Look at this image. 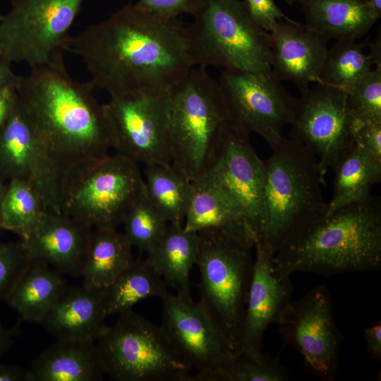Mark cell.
Returning <instances> with one entry per match:
<instances>
[{"instance_id":"24","label":"cell","mask_w":381,"mask_h":381,"mask_svg":"<svg viewBox=\"0 0 381 381\" xmlns=\"http://www.w3.org/2000/svg\"><path fill=\"white\" fill-rule=\"evenodd\" d=\"M199 237L183 224L168 223L164 231L147 252L145 260L176 294L191 297L190 271L195 265Z\"/></svg>"},{"instance_id":"14","label":"cell","mask_w":381,"mask_h":381,"mask_svg":"<svg viewBox=\"0 0 381 381\" xmlns=\"http://www.w3.org/2000/svg\"><path fill=\"white\" fill-rule=\"evenodd\" d=\"M232 122L248 133L262 136L271 148L289 124L296 98L272 73L222 71L218 80Z\"/></svg>"},{"instance_id":"3","label":"cell","mask_w":381,"mask_h":381,"mask_svg":"<svg viewBox=\"0 0 381 381\" xmlns=\"http://www.w3.org/2000/svg\"><path fill=\"white\" fill-rule=\"evenodd\" d=\"M327 211V210H326ZM325 212L291 231L274 254L285 274L332 276L381 267V203L378 197Z\"/></svg>"},{"instance_id":"47","label":"cell","mask_w":381,"mask_h":381,"mask_svg":"<svg viewBox=\"0 0 381 381\" xmlns=\"http://www.w3.org/2000/svg\"><path fill=\"white\" fill-rule=\"evenodd\" d=\"M6 181L0 176V200L4 195L6 185Z\"/></svg>"},{"instance_id":"9","label":"cell","mask_w":381,"mask_h":381,"mask_svg":"<svg viewBox=\"0 0 381 381\" xmlns=\"http://www.w3.org/2000/svg\"><path fill=\"white\" fill-rule=\"evenodd\" d=\"M96 341L105 373L115 381H190L192 368L160 325L132 310Z\"/></svg>"},{"instance_id":"31","label":"cell","mask_w":381,"mask_h":381,"mask_svg":"<svg viewBox=\"0 0 381 381\" xmlns=\"http://www.w3.org/2000/svg\"><path fill=\"white\" fill-rule=\"evenodd\" d=\"M368 44L353 40H337L327 51L318 83L346 92L373 66H380L370 54L364 53Z\"/></svg>"},{"instance_id":"5","label":"cell","mask_w":381,"mask_h":381,"mask_svg":"<svg viewBox=\"0 0 381 381\" xmlns=\"http://www.w3.org/2000/svg\"><path fill=\"white\" fill-rule=\"evenodd\" d=\"M184 25L193 66L271 74L269 32L251 17L245 1L207 0Z\"/></svg>"},{"instance_id":"27","label":"cell","mask_w":381,"mask_h":381,"mask_svg":"<svg viewBox=\"0 0 381 381\" xmlns=\"http://www.w3.org/2000/svg\"><path fill=\"white\" fill-rule=\"evenodd\" d=\"M332 170L333 194L327 203V213L371 198L373 186L381 179V161L355 143Z\"/></svg>"},{"instance_id":"37","label":"cell","mask_w":381,"mask_h":381,"mask_svg":"<svg viewBox=\"0 0 381 381\" xmlns=\"http://www.w3.org/2000/svg\"><path fill=\"white\" fill-rule=\"evenodd\" d=\"M207 0H138L135 4L143 10L166 17L177 18L184 13L194 16Z\"/></svg>"},{"instance_id":"50","label":"cell","mask_w":381,"mask_h":381,"mask_svg":"<svg viewBox=\"0 0 381 381\" xmlns=\"http://www.w3.org/2000/svg\"><path fill=\"white\" fill-rule=\"evenodd\" d=\"M1 15H0V19H1Z\"/></svg>"},{"instance_id":"2","label":"cell","mask_w":381,"mask_h":381,"mask_svg":"<svg viewBox=\"0 0 381 381\" xmlns=\"http://www.w3.org/2000/svg\"><path fill=\"white\" fill-rule=\"evenodd\" d=\"M95 88L90 81L73 79L65 64L31 68L16 87L35 134L61 178L77 162L103 158L114 148L106 106L98 102Z\"/></svg>"},{"instance_id":"18","label":"cell","mask_w":381,"mask_h":381,"mask_svg":"<svg viewBox=\"0 0 381 381\" xmlns=\"http://www.w3.org/2000/svg\"><path fill=\"white\" fill-rule=\"evenodd\" d=\"M254 248L253 272L238 354L261 351L265 330L277 322L281 313L291 301L290 274L276 268L274 252L261 241L255 243Z\"/></svg>"},{"instance_id":"21","label":"cell","mask_w":381,"mask_h":381,"mask_svg":"<svg viewBox=\"0 0 381 381\" xmlns=\"http://www.w3.org/2000/svg\"><path fill=\"white\" fill-rule=\"evenodd\" d=\"M183 226L196 233L218 229L253 245L258 240L241 207L210 171L190 181Z\"/></svg>"},{"instance_id":"29","label":"cell","mask_w":381,"mask_h":381,"mask_svg":"<svg viewBox=\"0 0 381 381\" xmlns=\"http://www.w3.org/2000/svg\"><path fill=\"white\" fill-rule=\"evenodd\" d=\"M168 293V286L147 261L137 259L104 289L105 311L107 317L120 315L142 300Z\"/></svg>"},{"instance_id":"46","label":"cell","mask_w":381,"mask_h":381,"mask_svg":"<svg viewBox=\"0 0 381 381\" xmlns=\"http://www.w3.org/2000/svg\"><path fill=\"white\" fill-rule=\"evenodd\" d=\"M366 6L377 20L381 17V0H366Z\"/></svg>"},{"instance_id":"34","label":"cell","mask_w":381,"mask_h":381,"mask_svg":"<svg viewBox=\"0 0 381 381\" xmlns=\"http://www.w3.org/2000/svg\"><path fill=\"white\" fill-rule=\"evenodd\" d=\"M122 224L132 246L147 252L164 231L168 223L145 194L129 210Z\"/></svg>"},{"instance_id":"15","label":"cell","mask_w":381,"mask_h":381,"mask_svg":"<svg viewBox=\"0 0 381 381\" xmlns=\"http://www.w3.org/2000/svg\"><path fill=\"white\" fill-rule=\"evenodd\" d=\"M160 326L186 363L196 370L190 381H208L235 356L214 320L199 302L178 294L164 295Z\"/></svg>"},{"instance_id":"39","label":"cell","mask_w":381,"mask_h":381,"mask_svg":"<svg viewBox=\"0 0 381 381\" xmlns=\"http://www.w3.org/2000/svg\"><path fill=\"white\" fill-rule=\"evenodd\" d=\"M355 143L381 161V122H359L354 131Z\"/></svg>"},{"instance_id":"49","label":"cell","mask_w":381,"mask_h":381,"mask_svg":"<svg viewBox=\"0 0 381 381\" xmlns=\"http://www.w3.org/2000/svg\"><path fill=\"white\" fill-rule=\"evenodd\" d=\"M2 229L1 228V219H0V229Z\"/></svg>"},{"instance_id":"8","label":"cell","mask_w":381,"mask_h":381,"mask_svg":"<svg viewBox=\"0 0 381 381\" xmlns=\"http://www.w3.org/2000/svg\"><path fill=\"white\" fill-rule=\"evenodd\" d=\"M198 234V302L214 320L236 355L253 272L254 245L218 229Z\"/></svg>"},{"instance_id":"17","label":"cell","mask_w":381,"mask_h":381,"mask_svg":"<svg viewBox=\"0 0 381 381\" xmlns=\"http://www.w3.org/2000/svg\"><path fill=\"white\" fill-rule=\"evenodd\" d=\"M243 210L260 240L265 226V164L250 140V133L232 122L221 151L207 171Z\"/></svg>"},{"instance_id":"40","label":"cell","mask_w":381,"mask_h":381,"mask_svg":"<svg viewBox=\"0 0 381 381\" xmlns=\"http://www.w3.org/2000/svg\"><path fill=\"white\" fill-rule=\"evenodd\" d=\"M366 349L370 357L381 361V321L364 329Z\"/></svg>"},{"instance_id":"4","label":"cell","mask_w":381,"mask_h":381,"mask_svg":"<svg viewBox=\"0 0 381 381\" xmlns=\"http://www.w3.org/2000/svg\"><path fill=\"white\" fill-rule=\"evenodd\" d=\"M171 165L190 181L219 155L232 120L219 82L193 67L169 89Z\"/></svg>"},{"instance_id":"45","label":"cell","mask_w":381,"mask_h":381,"mask_svg":"<svg viewBox=\"0 0 381 381\" xmlns=\"http://www.w3.org/2000/svg\"><path fill=\"white\" fill-rule=\"evenodd\" d=\"M370 47V54L375 59L377 65H381V40L377 37L373 42L368 44Z\"/></svg>"},{"instance_id":"20","label":"cell","mask_w":381,"mask_h":381,"mask_svg":"<svg viewBox=\"0 0 381 381\" xmlns=\"http://www.w3.org/2000/svg\"><path fill=\"white\" fill-rule=\"evenodd\" d=\"M93 229L64 213L45 211L37 226L20 241L31 259L44 261L61 274L82 277Z\"/></svg>"},{"instance_id":"26","label":"cell","mask_w":381,"mask_h":381,"mask_svg":"<svg viewBox=\"0 0 381 381\" xmlns=\"http://www.w3.org/2000/svg\"><path fill=\"white\" fill-rule=\"evenodd\" d=\"M306 24L336 40H356L377 20L368 11L366 0H303Z\"/></svg>"},{"instance_id":"12","label":"cell","mask_w":381,"mask_h":381,"mask_svg":"<svg viewBox=\"0 0 381 381\" xmlns=\"http://www.w3.org/2000/svg\"><path fill=\"white\" fill-rule=\"evenodd\" d=\"M114 150L137 163L171 164L169 90L110 97Z\"/></svg>"},{"instance_id":"43","label":"cell","mask_w":381,"mask_h":381,"mask_svg":"<svg viewBox=\"0 0 381 381\" xmlns=\"http://www.w3.org/2000/svg\"><path fill=\"white\" fill-rule=\"evenodd\" d=\"M0 381H28V370L15 365L0 364Z\"/></svg>"},{"instance_id":"32","label":"cell","mask_w":381,"mask_h":381,"mask_svg":"<svg viewBox=\"0 0 381 381\" xmlns=\"http://www.w3.org/2000/svg\"><path fill=\"white\" fill-rule=\"evenodd\" d=\"M45 211L40 195L29 183L18 179L8 181L0 200L2 229L16 234L23 241Z\"/></svg>"},{"instance_id":"1","label":"cell","mask_w":381,"mask_h":381,"mask_svg":"<svg viewBox=\"0 0 381 381\" xmlns=\"http://www.w3.org/2000/svg\"><path fill=\"white\" fill-rule=\"evenodd\" d=\"M183 26L128 4L71 36L68 52L110 97L168 90L193 67Z\"/></svg>"},{"instance_id":"48","label":"cell","mask_w":381,"mask_h":381,"mask_svg":"<svg viewBox=\"0 0 381 381\" xmlns=\"http://www.w3.org/2000/svg\"><path fill=\"white\" fill-rule=\"evenodd\" d=\"M286 1V4H292L295 2H299V3H302L303 0H284Z\"/></svg>"},{"instance_id":"38","label":"cell","mask_w":381,"mask_h":381,"mask_svg":"<svg viewBox=\"0 0 381 381\" xmlns=\"http://www.w3.org/2000/svg\"><path fill=\"white\" fill-rule=\"evenodd\" d=\"M245 2L253 19L267 32H270L277 21L290 19L274 0H245Z\"/></svg>"},{"instance_id":"19","label":"cell","mask_w":381,"mask_h":381,"mask_svg":"<svg viewBox=\"0 0 381 381\" xmlns=\"http://www.w3.org/2000/svg\"><path fill=\"white\" fill-rule=\"evenodd\" d=\"M269 34L274 76L279 81H291L301 92L310 83H318L329 39L291 18L277 21Z\"/></svg>"},{"instance_id":"42","label":"cell","mask_w":381,"mask_h":381,"mask_svg":"<svg viewBox=\"0 0 381 381\" xmlns=\"http://www.w3.org/2000/svg\"><path fill=\"white\" fill-rule=\"evenodd\" d=\"M20 75H16L11 68V63L0 56V90L18 86Z\"/></svg>"},{"instance_id":"33","label":"cell","mask_w":381,"mask_h":381,"mask_svg":"<svg viewBox=\"0 0 381 381\" xmlns=\"http://www.w3.org/2000/svg\"><path fill=\"white\" fill-rule=\"evenodd\" d=\"M289 371L278 357L241 353L223 363L208 381H286Z\"/></svg>"},{"instance_id":"44","label":"cell","mask_w":381,"mask_h":381,"mask_svg":"<svg viewBox=\"0 0 381 381\" xmlns=\"http://www.w3.org/2000/svg\"><path fill=\"white\" fill-rule=\"evenodd\" d=\"M15 328L8 329L0 322V356L8 351L13 343Z\"/></svg>"},{"instance_id":"7","label":"cell","mask_w":381,"mask_h":381,"mask_svg":"<svg viewBox=\"0 0 381 381\" xmlns=\"http://www.w3.org/2000/svg\"><path fill=\"white\" fill-rule=\"evenodd\" d=\"M145 194L138 163L116 152L77 162L63 174L61 212L92 229L117 227Z\"/></svg>"},{"instance_id":"36","label":"cell","mask_w":381,"mask_h":381,"mask_svg":"<svg viewBox=\"0 0 381 381\" xmlns=\"http://www.w3.org/2000/svg\"><path fill=\"white\" fill-rule=\"evenodd\" d=\"M30 261L21 241L0 243V300H6Z\"/></svg>"},{"instance_id":"30","label":"cell","mask_w":381,"mask_h":381,"mask_svg":"<svg viewBox=\"0 0 381 381\" xmlns=\"http://www.w3.org/2000/svg\"><path fill=\"white\" fill-rule=\"evenodd\" d=\"M147 198L167 223L183 224L190 195V181L170 165H145Z\"/></svg>"},{"instance_id":"13","label":"cell","mask_w":381,"mask_h":381,"mask_svg":"<svg viewBox=\"0 0 381 381\" xmlns=\"http://www.w3.org/2000/svg\"><path fill=\"white\" fill-rule=\"evenodd\" d=\"M277 324L284 344L302 356L306 368L324 381L338 374L341 334L332 313L329 289L320 285L300 299L291 301Z\"/></svg>"},{"instance_id":"35","label":"cell","mask_w":381,"mask_h":381,"mask_svg":"<svg viewBox=\"0 0 381 381\" xmlns=\"http://www.w3.org/2000/svg\"><path fill=\"white\" fill-rule=\"evenodd\" d=\"M346 94L357 121L381 122V65L372 68Z\"/></svg>"},{"instance_id":"28","label":"cell","mask_w":381,"mask_h":381,"mask_svg":"<svg viewBox=\"0 0 381 381\" xmlns=\"http://www.w3.org/2000/svg\"><path fill=\"white\" fill-rule=\"evenodd\" d=\"M124 233L112 228L93 229L82 274L83 285L104 289L135 260Z\"/></svg>"},{"instance_id":"11","label":"cell","mask_w":381,"mask_h":381,"mask_svg":"<svg viewBox=\"0 0 381 381\" xmlns=\"http://www.w3.org/2000/svg\"><path fill=\"white\" fill-rule=\"evenodd\" d=\"M358 121L345 91L317 83L296 98L289 139L317 158L322 178L355 144Z\"/></svg>"},{"instance_id":"25","label":"cell","mask_w":381,"mask_h":381,"mask_svg":"<svg viewBox=\"0 0 381 381\" xmlns=\"http://www.w3.org/2000/svg\"><path fill=\"white\" fill-rule=\"evenodd\" d=\"M66 286L62 274L44 261L31 259L6 301L20 321L40 324Z\"/></svg>"},{"instance_id":"22","label":"cell","mask_w":381,"mask_h":381,"mask_svg":"<svg viewBox=\"0 0 381 381\" xmlns=\"http://www.w3.org/2000/svg\"><path fill=\"white\" fill-rule=\"evenodd\" d=\"M104 290L67 286L40 324L58 340L96 342L107 326Z\"/></svg>"},{"instance_id":"23","label":"cell","mask_w":381,"mask_h":381,"mask_svg":"<svg viewBox=\"0 0 381 381\" xmlns=\"http://www.w3.org/2000/svg\"><path fill=\"white\" fill-rule=\"evenodd\" d=\"M28 381H99L105 374L95 341L58 340L30 363Z\"/></svg>"},{"instance_id":"41","label":"cell","mask_w":381,"mask_h":381,"mask_svg":"<svg viewBox=\"0 0 381 381\" xmlns=\"http://www.w3.org/2000/svg\"><path fill=\"white\" fill-rule=\"evenodd\" d=\"M18 101L16 87L0 90V129L12 114Z\"/></svg>"},{"instance_id":"6","label":"cell","mask_w":381,"mask_h":381,"mask_svg":"<svg viewBox=\"0 0 381 381\" xmlns=\"http://www.w3.org/2000/svg\"><path fill=\"white\" fill-rule=\"evenodd\" d=\"M264 161L265 226L260 239L274 253L296 228L327 210L316 157L283 137Z\"/></svg>"},{"instance_id":"16","label":"cell","mask_w":381,"mask_h":381,"mask_svg":"<svg viewBox=\"0 0 381 381\" xmlns=\"http://www.w3.org/2000/svg\"><path fill=\"white\" fill-rule=\"evenodd\" d=\"M0 176L6 181L29 183L40 195L46 211L61 213V176L35 134L18 97L0 129Z\"/></svg>"},{"instance_id":"10","label":"cell","mask_w":381,"mask_h":381,"mask_svg":"<svg viewBox=\"0 0 381 381\" xmlns=\"http://www.w3.org/2000/svg\"><path fill=\"white\" fill-rule=\"evenodd\" d=\"M84 0H13L0 19V56L30 68L64 63Z\"/></svg>"}]
</instances>
